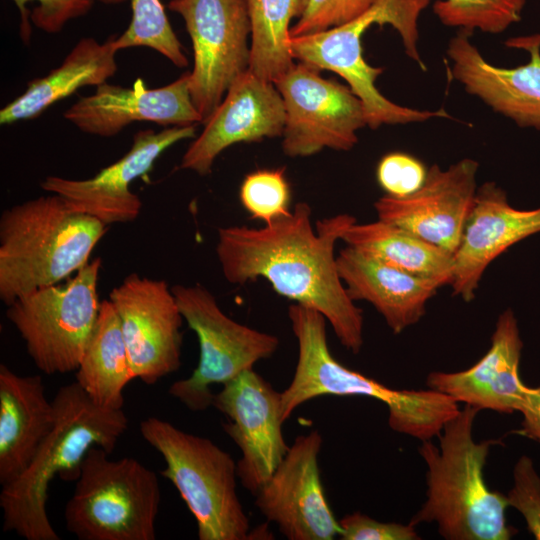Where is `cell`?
<instances>
[{"label":"cell","instance_id":"obj_15","mask_svg":"<svg viewBox=\"0 0 540 540\" xmlns=\"http://www.w3.org/2000/svg\"><path fill=\"white\" fill-rule=\"evenodd\" d=\"M322 443L318 430L297 436L255 495L260 513L289 540H332L341 534L321 482Z\"/></svg>","mask_w":540,"mask_h":540},{"label":"cell","instance_id":"obj_3","mask_svg":"<svg viewBox=\"0 0 540 540\" xmlns=\"http://www.w3.org/2000/svg\"><path fill=\"white\" fill-rule=\"evenodd\" d=\"M478 412L465 405L445 424L439 448L430 440L419 447L427 492L410 523H435L447 540H508L517 533L506 521V495L491 490L484 479L487 457L498 441L474 440Z\"/></svg>","mask_w":540,"mask_h":540},{"label":"cell","instance_id":"obj_21","mask_svg":"<svg viewBox=\"0 0 540 540\" xmlns=\"http://www.w3.org/2000/svg\"><path fill=\"white\" fill-rule=\"evenodd\" d=\"M540 233V207L518 209L506 191L489 181L478 187L460 245L453 256L452 294L465 302L476 295L482 277L501 254Z\"/></svg>","mask_w":540,"mask_h":540},{"label":"cell","instance_id":"obj_31","mask_svg":"<svg viewBox=\"0 0 540 540\" xmlns=\"http://www.w3.org/2000/svg\"><path fill=\"white\" fill-rule=\"evenodd\" d=\"M240 201L252 219L271 224L291 213L290 187L284 168L263 169L245 176Z\"/></svg>","mask_w":540,"mask_h":540},{"label":"cell","instance_id":"obj_19","mask_svg":"<svg viewBox=\"0 0 540 540\" xmlns=\"http://www.w3.org/2000/svg\"><path fill=\"white\" fill-rule=\"evenodd\" d=\"M285 119L283 99L275 84L248 70L230 86L187 148L179 168L206 176L218 155L233 144L282 136Z\"/></svg>","mask_w":540,"mask_h":540},{"label":"cell","instance_id":"obj_33","mask_svg":"<svg viewBox=\"0 0 540 540\" xmlns=\"http://www.w3.org/2000/svg\"><path fill=\"white\" fill-rule=\"evenodd\" d=\"M374 0H308L291 27V37L310 35L345 24L365 12Z\"/></svg>","mask_w":540,"mask_h":540},{"label":"cell","instance_id":"obj_28","mask_svg":"<svg viewBox=\"0 0 540 540\" xmlns=\"http://www.w3.org/2000/svg\"><path fill=\"white\" fill-rule=\"evenodd\" d=\"M307 4L308 0H247L252 73L274 82L293 66L290 23L301 17Z\"/></svg>","mask_w":540,"mask_h":540},{"label":"cell","instance_id":"obj_22","mask_svg":"<svg viewBox=\"0 0 540 540\" xmlns=\"http://www.w3.org/2000/svg\"><path fill=\"white\" fill-rule=\"evenodd\" d=\"M522 349L517 318L506 309L496 320L488 351L474 365L458 372H431L427 386L478 410L519 411L528 389L519 372Z\"/></svg>","mask_w":540,"mask_h":540},{"label":"cell","instance_id":"obj_14","mask_svg":"<svg viewBox=\"0 0 540 540\" xmlns=\"http://www.w3.org/2000/svg\"><path fill=\"white\" fill-rule=\"evenodd\" d=\"M212 406L227 418L224 430L242 454L237 477L255 496L289 449L282 433L281 392L252 368L224 383Z\"/></svg>","mask_w":540,"mask_h":540},{"label":"cell","instance_id":"obj_17","mask_svg":"<svg viewBox=\"0 0 540 540\" xmlns=\"http://www.w3.org/2000/svg\"><path fill=\"white\" fill-rule=\"evenodd\" d=\"M195 125L172 126L161 131L139 130L129 151L88 179L48 176L41 188L63 197L74 209L105 225L129 223L140 214L142 201L129 185L147 175L155 161L179 141L195 137Z\"/></svg>","mask_w":540,"mask_h":540},{"label":"cell","instance_id":"obj_16","mask_svg":"<svg viewBox=\"0 0 540 540\" xmlns=\"http://www.w3.org/2000/svg\"><path fill=\"white\" fill-rule=\"evenodd\" d=\"M478 168L479 163L471 158H463L446 169L434 164L413 194L401 198L385 194L377 199V218L454 256L474 206Z\"/></svg>","mask_w":540,"mask_h":540},{"label":"cell","instance_id":"obj_4","mask_svg":"<svg viewBox=\"0 0 540 540\" xmlns=\"http://www.w3.org/2000/svg\"><path fill=\"white\" fill-rule=\"evenodd\" d=\"M288 318L298 357L292 380L281 392L283 422L316 397L365 396L387 406L393 431L423 442L439 437L445 424L459 413L458 402L439 391L392 389L341 364L329 349L327 320L317 310L293 303L288 307Z\"/></svg>","mask_w":540,"mask_h":540},{"label":"cell","instance_id":"obj_36","mask_svg":"<svg viewBox=\"0 0 540 540\" xmlns=\"http://www.w3.org/2000/svg\"><path fill=\"white\" fill-rule=\"evenodd\" d=\"M339 521L342 540H417L421 539L411 523L380 522L361 512L345 515Z\"/></svg>","mask_w":540,"mask_h":540},{"label":"cell","instance_id":"obj_35","mask_svg":"<svg viewBox=\"0 0 540 540\" xmlns=\"http://www.w3.org/2000/svg\"><path fill=\"white\" fill-rule=\"evenodd\" d=\"M513 487L506 495L508 505L518 510L528 531L540 540V476L527 455L521 456L513 469Z\"/></svg>","mask_w":540,"mask_h":540},{"label":"cell","instance_id":"obj_24","mask_svg":"<svg viewBox=\"0 0 540 540\" xmlns=\"http://www.w3.org/2000/svg\"><path fill=\"white\" fill-rule=\"evenodd\" d=\"M55 422L40 375H18L0 365V484L20 476Z\"/></svg>","mask_w":540,"mask_h":540},{"label":"cell","instance_id":"obj_37","mask_svg":"<svg viewBox=\"0 0 540 540\" xmlns=\"http://www.w3.org/2000/svg\"><path fill=\"white\" fill-rule=\"evenodd\" d=\"M519 412L523 415L520 433L540 444V386L528 387Z\"/></svg>","mask_w":540,"mask_h":540},{"label":"cell","instance_id":"obj_1","mask_svg":"<svg viewBox=\"0 0 540 540\" xmlns=\"http://www.w3.org/2000/svg\"><path fill=\"white\" fill-rule=\"evenodd\" d=\"M355 222L342 213L314 227L311 207L299 202L288 216L262 227L219 228L216 255L229 283L265 279L277 294L320 312L341 345L357 354L364 343L363 312L345 289L335 254L336 243Z\"/></svg>","mask_w":540,"mask_h":540},{"label":"cell","instance_id":"obj_25","mask_svg":"<svg viewBox=\"0 0 540 540\" xmlns=\"http://www.w3.org/2000/svg\"><path fill=\"white\" fill-rule=\"evenodd\" d=\"M115 39V35L103 43L92 37L80 39L60 66L30 81L20 96L1 109L0 124L36 118L78 89L107 82L118 69Z\"/></svg>","mask_w":540,"mask_h":540},{"label":"cell","instance_id":"obj_38","mask_svg":"<svg viewBox=\"0 0 540 540\" xmlns=\"http://www.w3.org/2000/svg\"><path fill=\"white\" fill-rule=\"evenodd\" d=\"M104 4H110V5H115V4H121L127 0H98Z\"/></svg>","mask_w":540,"mask_h":540},{"label":"cell","instance_id":"obj_29","mask_svg":"<svg viewBox=\"0 0 540 540\" xmlns=\"http://www.w3.org/2000/svg\"><path fill=\"white\" fill-rule=\"evenodd\" d=\"M132 17L127 29L116 36L118 51L131 47H148L166 57L179 68L188 60L173 31L160 0H131Z\"/></svg>","mask_w":540,"mask_h":540},{"label":"cell","instance_id":"obj_13","mask_svg":"<svg viewBox=\"0 0 540 540\" xmlns=\"http://www.w3.org/2000/svg\"><path fill=\"white\" fill-rule=\"evenodd\" d=\"M134 378L147 385L181 366L183 316L168 283L131 273L109 294Z\"/></svg>","mask_w":540,"mask_h":540},{"label":"cell","instance_id":"obj_27","mask_svg":"<svg viewBox=\"0 0 540 540\" xmlns=\"http://www.w3.org/2000/svg\"><path fill=\"white\" fill-rule=\"evenodd\" d=\"M346 245L365 251L413 275L450 285L453 255L394 224L377 219L353 223L344 233Z\"/></svg>","mask_w":540,"mask_h":540},{"label":"cell","instance_id":"obj_11","mask_svg":"<svg viewBox=\"0 0 540 540\" xmlns=\"http://www.w3.org/2000/svg\"><path fill=\"white\" fill-rule=\"evenodd\" d=\"M193 47L189 92L206 123L234 81L249 70L251 23L247 0H170Z\"/></svg>","mask_w":540,"mask_h":540},{"label":"cell","instance_id":"obj_26","mask_svg":"<svg viewBox=\"0 0 540 540\" xmlns=\"http://www.w3.org/2000/svg\"><path fill=\"white\" fill-rule=\"evenodd\" d=\"M132 379L135 378L119 316L112 302L103 300L76 369V382L97 407L121 410L124 389Z\"/></svg>","mask_w":540,"mask_h":540},{"label":"cell","instance_id":"obj_6","mask_svg":"<svg viewBox=\"0 0 540 540\" xmlns=\"http://www.w3.org/2000/svg\"><path fill=\"white\" fill-rule=\"evenodd\" d=\"M430 0H374L361 15L340 26L297 37H291L294 60L318 70H329L341 76L362 101L367 126L424 122L431 118H449L448 113L419 110L398 105L377 89L381 67L369 65L363 57L362 35L374 24L391 25L400 35L406 55L420 69L426 70L418 50V20Z\"/></svg>","mask_w":540,"mask_h":540},{"label":"cell","instance_id":"obj_7","mask_svg":"<svg viewBox=\"0 0 540 540\" xmlns=\"http://www.w3.org/2000/svg\"><path fill=\"white\" fill-rule=\"evenodd\" d=\"M145 441L166 463L170 480L193 514L200 540H246L249 519L236 491L237 464L210 439L148 417L140 422Z\"/></svg>","mask_w":540,"mask_h":540},{"label":"cell","instance_id":"obj_32","mask_svg":"<svg viewBox=\"0 0 540 540\" xmlns=\"http://www.w3.org/2000/svg\"><path fill=\"white\" fill-rule=\"evenodd\" d=\"M20 13V36L28 42L31 22L47 33L60 32L71 20L86 15L94 0H13Z\"/></svg>","mask_w":540,"mask_h":540},{"label":"cell","instance_id":"obj_20","mask_svg":"<svg viewBox=\"0 0 540 540\" xmlns=\"http://www.w3.org/2000/svg\"><path fill=\"white\" fill-rule=\"evenodd\" d=\"M189 71L168 85L149 89L141 78L132 88L104 82L64 112V118L90 135L112 137L136 121L161 126L202 122L189 92Z\"/></svg>","mask_w":540,"mask_h":540},{"label":"cell","instance_id":"obj_2","mask_svg":"<svg viewBox=\"0 0 540 540\" xmlns=\"http://www.w3.org/2000/svg\"><path fill=\"white\" fill-rule=\"evenodd\" d=\"M55 422L23 473L2 486L3 531L26 540H60L47 515L48 489L56 475L77 479L89 449L109 454L126 432L123 409L104 410L77 382L60 387L52 400Z\"/></svg>","mask_w":540,"mask_h":540},{"label":"cell","instance_id":"obj_5","mask_svg":"<svg viewBox=\"0 0 540 540\" xmlns=\"http://www.w3.org/2000/svg\"><path fill=\"white\" fill-rule=\"evenodd\" d=\"M106 227L54 193L5 209L0 217L1 301L8 306L69 278L89 262Z\"/></svg>","mask_w":540,"mask_h":540},{"label":"cell","instance_id":"obj_34","mask_svg":"<svg viewBox=\"0 0 540 540\" xmlns=\"http://www.w3.org/2000/svg\"><path fill=\"white\" fill-rule=\"evenodd\" d=\"M427 170L418 158L404 152H391L379 161L376 178L386 195L401 198L423 185Z\"/></svg>","mask_w":540,"mask_h":540},{"label":"cell","instance_id":"obj_12","mask_svg":"<svg viewBox=\"0 0 540 540\" xmlns=\"http://www.w3.org/2000/svg\"><path fill=\"white\" fill-rule=\"evenodd\" d=\"M273 83L285 108L286 156L308 157L325 148L349 151L357 144V131L367 123L363 103L348 85L325 79L302 62Z\"/></svg>","mask_w":540,"mask_h":540},{"label":"cell","instance_id":"obj_10","mask_svg":"<svg viewBox=\"0 0 540 540\" xmlns=\"http://www.w3.org/2000/svg\"><path fill=\"white\" fill-rule=\"evenodd\" d=\"M179 310L199 342V361L192 374L175 381L168 393L191 411H204L213 404L211 385L234 379L277 351L276 335L243 325L219 307L203 285L171 287Z\"/></svg>","mask_w":540,"mask_h":540},{"label":"cell","instance_id":"obj_30","mask_svg":"<svg viewBox=\"0 0 540 540\" xmlns=\"http://www.w3.org/2000/svg\"><path fill=\"white\" fill-rule=\"evenodd\" d=\"M525 4L526 0H438L433 12L442 24L468 34H498L521 20Z\"/></svg>","mask_w":540,"mask_h":540},{"label":"cell","instance_id":"obj_9","mask_svg":"<svg viewBox=\"0 0 540 540\" xmlns=\"http://www.w3.org/2000/svg\"><path fill=\"white\" fill-rule=\"evenodd\" d=\"M101 266L95 258L64 283L33 290L7 306V319L43 373L76 371L99 313Z\"/></svg>","mask_w":540,"mask_h":540},{"label":"cell","instance_id":"obj_18","mask_svg":"<svg viewBox=\"0 0 540 540\" xmlns=\"http://www.w3.org/2000/svg\"><path fill=\"white\" fill-rule=\"evenodd\" d=\"M469 36L460 31L448 43L449 78L519 127L540 131V33L505 42L529 53L527 63L512 68L488 62Z\"/></svg>","mask_w":540,"mask_h":540},{"label":"cell","instance_id":"obj_23","mask_svg":"<svg viewBox=\"0 0 540 540\" xmlns=\"http://www.w3.org/2000/svg\"><path fill=\"white\" fill-rule=\"evenodd\" d=\"M336 260L349 297L354 302L371 304L394 334L418 323L429 300L442 287L348 245L339 251Z\"/></svg>","mask_w":540,"mask_h":540},{"label":"cell","instance_id":"obj_8","mask_svg":"<svg viewBox=\"0 0 540 540\" xmlns=\"http://www.w3.org/2000/svg\"><path fill=\"white\" fill-rule=\"evenodd\" d=\"M99 446L87 452L64 510L79 540H155L160 506L156 473L132 457L110 460Z\"/></svg>","mask_w":540,"mask_h":540}]
</instances>
